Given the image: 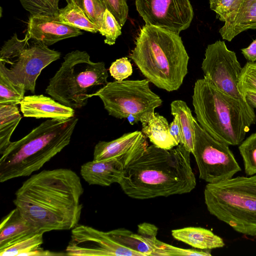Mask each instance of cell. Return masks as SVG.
<instances>
[{
  "label": "cell",
  "mask_w": 256,
  "mask_h": 256,
  "mask_svg": "<svg viewBox=\"0 0 256 256\" xmlns=\"http://www.w3.org/2000/svg\"><path fill=\"white\" fill-rule=\"evenodd\" d=\"M83 192L80 177L71 170H43L23 182L13 202L38 232L44 234L78 224Z\"/></svg>",
  "instance_id": "cell-1"
},
{
  "label": "cell",
  "mask_w": 256,
  "mask_h": 256,
  "mask_svg": "<svg viewBox=\"0 0 256 256\" xmlns=\"http://www.w3.org/2000/svg\"><path fill=\"white\" fill-rule=\"evenodd\" d=\"M190 153L181 144L170 150L148 146L124 167L118 184L126 194L137 200L189 193L196 186Z\"/></svg>",
  "instance_id": "cell-2"
},
{
  "label": "cell",
  "mask_w": 256,
  "mask_h": 256,
  "mask_svg": "<svg viewBox=\"0 0 256 256\" xmlns=\"http://www.w3.org/2000/svg\"><path fill=\"white\" fill-rule=\"evenodd\" d=\"M128 57L156 87L176 90L188 74L189 56L178 34L145 24Z\"/></svg>",
  "instance_id": "cell-3"
},
{
  "label": "cell",
  "mask_w": 256,
  "mask_h": 256,
  "mask_svg": "<svg viewBox=\"0 0 256 256\" xmlns=\"http://www.w3.org/2000/svg\"><path fill=\"white\" fill-rule=\"evenodd\" d=\"M192 100L200 126L228 146L239 145L256 122L254 108L246 101L223 92L204 78L195 82Z\"/></svg>",
  "instance_id": "cell-4"
},
{
  "label": "cell",
  "mask_w": 256,
  "mask_h": 256,
  "mask_svg": "<svg viewBox=\"0 0 256 256\" xmlns=\"http://www.w3.org/2000/svg\"><path fill=\"white\" fill-rule=\"evenodd\" d=\"M78 122L48 119L21 139L11 143L0 158V182L30 176L38 170L70 142Z\"/></svg>",
  "instance_id": "cell-5"
},
{
  "label": "cell",
  "mask_w": 256,
  "mask_h": 256,
  "mask_svg": "<svg viewBox=\"0 0 256 256\" xmlns=\"http://www.w3.org/2000/svg\"><path fill=\"white\" fill-rule=\"evenodd\" d=\"M204 198L209 212L218 220L238 232L256 236V174L208 183Z\"/></svg>",
  "instance_id": "cell-6"
},
{
  "label": "cell",
  "mask_w": 256,
  "mask_h": 256,
  "mask_svg": "<svg viewBox=\"0 0 256 256\" xmlns=\"http://www.w3.org/2000/svg\"><path fill=\"white\" fill-rule=\"evenodd\" d=\"M104 62H94L86 51L73 50L64 58L58 70L52 78L46 93L73 109L85 106L98 90L108 83Z\"/></svg>",
  "instance_id": "cell-7"
},
{
  "label": "cell",
  "mask_w": 256,
  "mask_h": 256,
  "mask_svg": "<svg viewBox=\"0 0 256 256\" xmlns=\"http://www.w3.org/2000/svg\"><path fill=\"white\" fill-rule=\"evenodd\" d=\"M60 52L31 40H22L16 33L5 41L0 51V73L14 84L34 94L36 81L42 70L59 59Z\"/></svg>",
  "instance_id": "cell-8"
},
{
  "label": "cell",
  "mask_w": 256,
  "mask_h": 256,
  "mask_svg": "<svg viewBox=\"0 0 256 256\" xmlns=\"http://www.w3.org/2000/svg\"><path fill=\"white\" fill-rule=\"evenodd\" d=\"M94 96L100 98L109 115L119 119L132 116L136 122H140L142 126L152 118L154 110L162 102L152 91L146 78L108 82Z\"/></svg>",
  "instance_id": "cell-9"
},
{
  "label": "cell",
  "mask_w": 256,
  "mask_h": 256,
  "mask_svg": "<svg viewBox=\"0 0 256 256\" xmlns=\"http://www.w3.org/2000/svg\"><path fill=\"white\" fill-rule=\"evenodd\" d=\"M194 155L199 177L208 183L230 178L242 169L229 146L220 142L204 130L194 118Z\"/></svg>",
  "instance_id": "cell-10"
},
{
  "label": "cell",
  "mask_w": 256,
  "mask_h": 256,
  "mask_svg": "<svg viewBox=\"0 0 256 256\" xmlns=\"http://www.w3.org/2000/svg\"><path fill=\"white\" fill-rule=\"evenodd\" d=\"M201 68L204 78L218 88L235 98L245 100L238 86L242 67L236 54L228 48L224 41L217 40L208 46Z\"/></svg>",
  "instance_id": "cell-11"
},
{
  "label": "cell",
  "mask_w": 256,
  "mask_h": 256,
  "mask_svg": "<svg viewBox=\"0 0 256 256\" xmlns=\"http://www.w3.org/2000/svg\"><path fill=\"white\" fill-rule=\"evenodd\" d=\"M135 4L146 25L178 34L188 28L194 18L190 0H136Z\"/></svg>",
  "instance_id": "cell-12"
},
{
  "label": "cell",
  "mask_w": 256,
  "mask_h": 256,
  "mask_svg": "<svg viewBox=\"0 0 256 256\" xmlns=\"http://www.w3.org/2000/svg\"><path fill=\"white\" fill-rule=\"evenodd\" d=\"M65 252L70 256H144L118 242L112 230L101 231L82 224L72 229Z\"/></svg>",
  "instance_id": "cell-13"
},
{
  "label": "cell",
  "mask_w": 256,
  "mask_h": 256,
  "mask_svg": "<svg viewBox=\"0 0 256 256\" xmlns=\"http://www.w3.org/2000/svg\"><path fill=\"white\" fill-rule=\"evenodd\" d=\"M148 146L146 137L142 131L124 134L114 140L100 141L94 146V160L116 159L124 167L140 156Z\"/></svg>",
  "instance_id": "cell-14"
},
{
  "label": "cell",
  "mask_w": 256,
  "mask_h": 256,
  "mask_svg": "<svg viewBox=\"0 0 256 256\" xmlns=\"http://www.w3.org/2000/svg\"><path fill=\"white\" fill-rule=\"evenodd\" d=\"M82 34L81 30L45 16H30L26 36L31 40L47 46L58 41Z\"/></svg>",
  "instance_id": "cell-15"
},
{
  "label": "cell",
  "mask_w": 256,
  "mask_h": 256,
  "mask_svg": "<svg viewBox=\"0 0 256 256\" xmlns=\"http://www.w3.org/2000/svg\"><path fill=\"white\" fill-rule=\"evenodd\" d=\"M20 104L21 112L26 118L66 120L74 114L72 108L43 94L24 96Z\"/></svg>",
  "instance_id": "cell-16"
},
{
  "label": "cell",
  "mask_w": 256,
  "mask_h": 256,
  "mask_svg": "<svg viewBox=\"0 0 256 256\" xmlns=\"http://www.w3.org/2000/svg\"><path fill=\"white\" fill-rule=\"evenodd\" d=\"M124 166L116 159L92 161L84 164L80 168L82 178L90 185L109 186L119 183L123 176Z\"/></svg>",
  "instance_id": "cell-17"
},
{
  "label": "cell",
  "mask_w": 256,
  "mask_h": 256,
  "mask_svg": "<svg viewBox=\"0 0 256 256\" xmlns=\"http://www.w3.org/2000/svg\"><path fill=\"white\" fill-rule=\"evenodd\" d=\"M158 231L155 225L148 222L140 224L136 234L124 228L112 230L118 242L144 256H152Z\"/></svg>",
  "instance_id": "cell-18"
},
{
  "label": "cell",
  "mask_w": 256,
  "mask_h": 256,
  "mask_svg": "<svg viewBox=\"0 0 256 256\" xmlns=\"http://www.w3.org/2000/svg\"><path fill=\"white\" fill-rule=\"evenodd\" d=\"M38 233L16 208L2 220L0 224V250H4Z\"/></svg>",
  "instance_id": "cell-19"
},
{
  "label": "cell",
  "mask_w": 256,
  "mask_h": 256,
  "mask_svg": "<svg viewBox=\"0 0 256 256\" xmlns=\"http://www.w3.org/2000/svg\"><path fill=\"white\" fill-rule=\"evenodd\" d=\"M224 22L219 32L223 40L228 42L244 31L256 30V0H242Z\"/></svg>",
  "instance_id": "cell-20"
},
{
  "label": "cell",
  "mask_w": 256,
  "mask_h": 256,
  "mask_svg": "<svg viewBox=\"0 0 256 256\" xmlns=\"http://www.w3.org/2000/svg\"><path fill=\"white\" fill-rule=\"evenodd\" d=\"M172 235L176 240L198 250H211L224 246L220 236L201 227L188 226L173 230Z\"/></svg>",
  "instance_id": "cell-21"
},
{
  "label": "cell",
  "mask_w": 256,
  "mask_h": 256,
  "mask_svg": "<svg viewBox=\"0 0 256 256\" xmlns=\"http://www.w3.org/2000/svg\"><path fill=\"white\" fill-rule=\"evenodd\" d=\"M169 126L164 116L155 112L148 123L142 126V132L156 146L170 150L178 145L170 133Z\"/></svg>",
  "instance_id": "cell-22"
},
{
  "label": "cell",
  "mask_w": 256,
  "mask_h": 256,
  "mask_svg": "<svg viewBox=\"0 0 256 256\" xmlns=\"http://www.w3.org/2000/svg\"><path fill=\"white\" fill-rule=\"evenodd\" d=\"M171 114L177 117L181 134V144L190 153L194 150V120L192 111L186 102L178 100L170 104Z\"/></svg>",
  "instance_id": "cell-23"
},
{
  "label": "cell",
  "mask_w": 256,
  "mask_h": 256,
  "mask_svg": "<svg viewBox=\"0 0 256 256\" xmlns=\"http://www.w3.org/2000/svg\"><path fill=\"white\" fill-rule=\"evenodd\" d=\"M21 118L17 106L0 104V154L11 143V136Z\"/></svg>",
  "instance_id": "cell-24"
},
{
  "label": "cell",
  "mask_w": 256,
  "mask_h": 256,
  "mask_svg": "<svg viewBox=\"0 0 256 256\" xmlns=\"http://www.w3.org/2000/svg\"><path fill=\"white\" fill-rule=\"evenodd\" d=\"M56 18L60 22L80 30L92 34L98 32L96 25L88 18L82 10L71 4H68L65 7L60 8Z\"/></svg>",
  "instance_id": "cell-25"
},
{
  "label": "cell",
  "mask_w": 256,
  "mask_h": 256,
  "mask_svg": "<svg viewBox=\"0 0 256 256\" xmlns=\"http://www.w3.org/2000/svg\"><path fill=\"white\" fill-rule=\"evenodd\" d=\"M26 91L24 86L14 84L0 73V104H20L24 97Z\"/></svg>",
  "instance_id": "cell-26"
},
{
  "label": "cell",
  "mask_w": 256,
  "mask_h": 256,
  "mask_svg": "<svg viewBox=\"0 0 256 256\" xmlns=\"http://www.w3.org/2000/svg\"><path fill=\"white\" fill-rule=\"evenodd\" d=\"M44 233H38L4 250H0V256H27L28 254L40 248L43 243Z\"/></svg>",
  "instance_id": "cell-27"
},
{
  "label": "cell",
  "mask_w": 256,
  "mask_h": 256,
  "mask_svg": "<svg viewBox=\"0 0 256 256\" xmlns=\"http://www.w3.org/2000/svg\"><path fill=\"white\" fill-rule=\"evenodd\" d=\"M248 176L256 174V132L244 140L238 146Z\"/></svg>",
  "instance_id": "cell-28"
},
{
  "label": "cell",
  "mask_w": 256,
  "mask_h": 256,
  "mask_svg": "<svg viewBox=\"0 0 256 256\" xmlns=\"http://www.w3.org/2000/svg\"><path fill=\"white\" fill-rule=\"evenodd\" d=\"M20 2L30 16L56 18L60 9L59 0H20Z\"/></svg>",
  "instance_id": "cell-29"
},
{
  "label": "cell",
  "mask_w": 256,
  "mask_h": 256,
  "mask_svg": "<svg viewBox=\"0 0 256 256\" xmlns=\"http://www.w3.org/2000/svg\"><path fill=\"white\" fill-rule=\"evenodd\" d=\"M152 256H211L210 250L186 249L178 248L164 243L157 238L154 242V251Z\"/></svg>",
  "instance_id": "cell-30"
},
{
  "label": "cell",
  "mask_w": 256,
  "mask_h": 256,
  "mask_svg": "<svg viewBox=\"0 0 256 256\" xmlns=\"http://www.w3.org/2000/svg\"><path fill=\"white\" fill-rule=\"evenodd\" d=\"M122 28L114 16L106 9L103 17V21L98 32L105 37V44L112 46L122 34Z\"/></svg>",
  "instance_id": "cell-31"
},
{
  "label": "cell",
  "mask_w": 256,
  "mask_h": 256,
  "mask_svg": "<svg viewBox=\"0 0 256 256\" xmlns=\"http://www.w3.org/2000/svg\"><path fill=\"white\" fill-rule=\"evenodd\" d=\"M238 86L244 98L247 92L256 94V62H248L242 67Z\"/></svg>",
  "instance_id": "cell-32"
},
{
  "label": "cell",
  "mask_w": 256,
  "mask_h": 256,
  "mask_svg": "<svg viewBox=\"0 0 256 256\" xmlns=\"http://www.w3.org/2000/svg\"><path fill=\"white\" fill-rule=\"evenodd\" d=\"M106 9L102 0H82V10L88 18L96 25L98 30L102 26Z\"/></svg>",
  "instance_id": "cell-33"
},
{
  "label": "cell",
  "mask_w": 256,
  "mask_h": 256,
  "mask_svg": "<svg viewBox=\"0 0 256 256\" xmlns=\"http://www.w3.org/2000/svg\"><path fill=\"white\" fill-rule=\"evenodd\" d=\"M210 9L220 21L225 20L239 6L242 0H208Z\"/></svg>",
  "instance_id": "cell-34"
},
{
  "label": "cell",
  "mask_w": 256,
  "mask_h": 256,
  "mask_svg": "<svg viewBox=\"0 0 256 256\" xmlns=\"http://www.w3.org/2000/svg\"><path fill=\"white\" fill-rule=\"evenodd\" d=\"M110 76L116 80L122 81L132 74V67L127 57H122L114 62L109 68Z\"/></svg>",
  "instance_id": "cell-35"
},
{
  "label": "cell",
  "mask_w": 256,
  "mask_h": 256,
  "mask_svg": "<svg viewBox=\"0 0 256 256\" xmlns=\"http://www.w3.org/2000/svg\"><path fill=\"white\" fill-rule=\"evenodd\" d=\"M106 9L114 16L122 26L126 21L128 7L126 0H102Z\"/></svg>",
  "instance_id": "cell-36"
},
{
  "label": "cell",
  "mask_w": 256,
  "mask_h": 256,
  "mask_svg": "<svg viewBox=\"0 0 256 256\" xmlns=\"http://www.w3.org/2000/svg\"><path fill=\"white\" fill-rule=\"evenodd\" d=\"M241 51L243 56L248 62H256V39L248 47L242 48Z\"/></svg>",
  "instance_id": "cell-37"
},
{
  "label": "cell",
  "mask_w": 256,
  "mask_h": 256,
  "mask_svg": "<svg viewBox=\"0 0 256 256\" xmlns=\"http://www.w3.org/2000/svg\"><path fill=\"white\" fill-rule=\"evenodd\" d=\"M170 132L178 146L181 142V134L177 117L174 116V120L170 124Z\"/></svg>",
  "instance_id": "cell-38"
},
{
  "label": "cell",
  "mask_w": 256,
  "mask_h": 256,
  "mask_svg": "<svg viewBox=\"0 0 256 256\" xmlns=\"http://www.w3.org/2000/svg\"><path fill=\"white\" fill-rule=\"evenodd\" d=\"M65 255L66 256V252H52L44 250L40 247L29 252L27 256H62Z\"/></svg>",
  "instance_id": "cell-39"
},
{
  "label": "cell",
  "mask_w": 256,
  "mask_h": 256,
  "mask_svg": "<svg viewBox=\"0 0 256 256\" xmlns=\"http://www.w3.org/2000/svg\"><path fill=\"white\" fill-rule=\"evenodd\" d=\"M245 100L253 108H256V94L247 92L244 95Z\"/></svg>",
  "instance_id": "cell-40"
},
{
  "label": "cell",
  "mask_w": 256,
  "mask_h": 256,
  "mask_svg": "<svg viewBox=\"0 0 256 256\" xmlns=\"http://www.w3.org/2000/svg\"><path fill=\"white\" fill-rule=\"evenodd\" d=\"M66 2L67 4H72L74 6H78L82 10V0H66Z\"/></svg>",
  "instance_id": "cell-41"
},
{
  "label": "cell",
  "mask_w": 256,
  "mask_h": 256,
  "mask_svg": "<svg viewBox=\"0 0 256 256\" xmlns=\"http://www.w3.org/2000/svg\"><path fill=\"white\" fill-rule=\"evenodd\" d=\"M127 118L131 124L136 123L135 118L132 116H129Z\"/></svg>",
  "instance_id": "cell-42"
},
{
  "label": "cell",
  "mask_w": 256,
  "mask_h": 256,
  "mask_svg": "<svg viewBox=\"0 0 256 256\" xmlns=\"http://www.w3.org/2000/svg\"></svg>",
  "instance_id": "cell-43"
}]
</instances>
